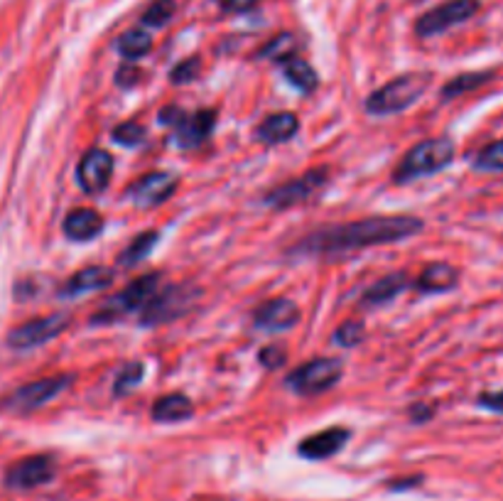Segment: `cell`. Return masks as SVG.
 Segmentation results:
<instances>
[{
	"label": "cell",
	"instance_id": "1",
	"mask_svg": "<svg viewBox=\"0 0 503 501\" xmlns=\"http://www.w3.org/2000/svg\"><path fill=\"white\" fill-rule=\"evenodd\" d=\"M420 231H423V219L410 217V214L368 217V219L349 221V224L307 234L287 254L304 255V258H341V255L354 254L359 248L396 244L403 238L415 237Z\"/></svg>",
	"mask_w": 503,
	"mask_h": 501
},
{
	"label": "cell",
	"instance_id": "2",
	"mask_svg": "<svg viewBox=\"0 0 503 501\" xmlns=\"http://www.w3.org/2000/svg\"><path fill=\"white\" fill-rule=\"evenodd\" d=\"M433 84V74L427 71H410V74H400L393 81L378 91H373L368 101H366V111L371 116H388L400 114L410 106L415 104L417 98L425 94Z\"/></svg>",
	"mask_w": 503,
	"mask_h": 501
},
{
	"label": "cell",
	"instance_id": "3",
	"mask_svg": "<svg viewBox=\"0 0 503 501\" xmlns=\"http://www.w3.org/2000/svg\"><path fill=\"white\" fill-rule=\"evenodd\" d=\"M454 160V143L447 135L440 138H427V141L417 143L405 153V158L400 160L398 170H396V182H413L417 177H427L440 172Z\"/></svg>",
	"mask_w": 503,
	"mask_h": 501
},
{
	"label": "cell",
	"instance_id": "4",
	"mask_svg": "<svg viewBox=\"0 0 503 501\" xmlns=\"http://www.w3.org/2000/svg\"><path fill=\"white\" fill-rule=\"evenodd\" d=\"M201 298L200 288L194 285H187V283H177V285H170V288H163L157 291L153 298L145 302V308L140 310V325L145 327H157L165 325V322H172V320H180L182 315H187L197 300Z\"/></svg>",
	"mask_w": 503,
	"mask_h": 501
},
{
	"label": "cell",
	"instance_id": "5",
	"mask_svg": "<svg viewBox=\"0 0 503 501\" xmlns=\"http://www.w3.org/2000/svg\"><path fill=\"white\" fill-rule=\"evenodd\" d=\"M160 124L172 125L174 128V145L182 150H194L200 148L201 143L207 141L214 125H217V114L201 108L197 114L187 116L182 108L177 106H167L160 111Z\"/></svg>",
	"mask_w": 503,
	"mask_h": 501
},
{
	"label": "cell",
	"instance_id": "6",
	"mask_svg": "<svg viewBox=\"0 0 503 501\" xmlns=\"http://www.w3.org/2000/svg\"><path fill=\"white\" fill-rule=\"evenodd\" d=\"M71 381H74L71 374H54V376L37 378L33 384H25L18 391H13L3 401V408L10 413H33L37 408H42L44 404L54 401L60 394H64L71 386Z\"/></svg>",
	"mask_w": 503,
	"mask_h": 501
},
{
	"label": "cell",
	"instance_id": "7",
	"mask_svg": "<svg viewBox=\"0 0 503 501\" xmlns=\"http://www.w3.org/2000/svg\"><path fill=\"white\" fill-rule=\"evenodd\" d=\"M344 376V366L341 361L331 359V357H320V359H312L297 366L290 376L285 378V384L295 394H303V396H314V394H324L330 391L331 386H337L339 378Z\"/></svg>",
	"mask_w": 503,
	"mask_h": 501
},
{
	"label": "cell",
	"instance_id": "8",
	"mask_svg": "<svg viewBox=\"0 0 503 501\" xmlns=\"http://www.w3.org/2000/svg\"><path fill=\"white\" fill-rule=\"evenodd\" d=\"M157 285H160V273H148V275H140L135 281L116 298H108L98 310V315L94 317V322H111V320H118L123 315H133L138 310L145 308L153 295L157 292Z\"/></svg>",
	"mask_w": 503,
	"mask_h": 501
},
{
	"label": "cell",
	"instance_id": "9",
	"mask_svg": "<svg viewBox=\"0 0 503 501\" xmlns=\"http://www.w3.org/2000/svg\"><path fill=\"white\" fill-rule=\"evenodd\" d=\"M70 325V312H54V315L37 317V320L25 322V325L15 327V329L8 334V347L10 349H18V352L35 349L40 344H47L50 339H54V337H60L61 332H67Z\"/></svg>",
	"mask_w": 503,
	"mask_h": 501
},
{
	"label": "cell",
	"instance_id": "10",
	"mask_svg": "<svg viewBox=\"0 0 503 501\" xmlns=\"http://www.w3.org/2000/svg\"><path fill=\"white\" fill-rule=\"evenodd\" d=\"M327 180H330V172H327L324 167L307 170L303 177H297V180H293V182H285V185L270 190V192L265 194L263 204L275 211L287 209V207H297V204L312 199L314 194L327 185Z\"/></svg>",
	"mask_w": 503,
	"mask_h": 501
},
{
	"label": "cell",
	"instance_id": "11",
	"mask_svg": "<svg viewBox=\"0 0 503 501\" xmlns=\"http://www.w3.org/2000/svg\"><path fill=\"white\" fill-rule=\"evenodd\" d=\"M479 0H447L437 8L427 10L425 15H420V20L415 23V32L420 37H434L450 30L454 25L467 23L469 18H474L479 13Z\"/></svg>",
	"mask_w": 503,
	"mask_h": 501
},
{
	"label": "cell",
	"instance_id": "12",
	"mask_svg": "<svg viewBox=\"0 0 503 501\" xmlns=\"http://www.w3.org/2000/svg\"><path fill=\"white\" fill-rule=\"evenodd\" d=\"M54 479V459L50 455H30L25 459H18L15 465L8 467V472L3 477V482L8 489H37Z\"/></svg>",
	"mask_w": 503,
	"mask_h": 501
},
{
	"label": "cell",
	"instance_id": "13",
	"mask_svg": "<svg viewBox=\"0 0 503 501\" xmlns=\"http://www.w3.org/2000/svg\"><path fill=\"white\" fill-rule=\"evenodd\" d=\"M180 185V180L172 172H150V175L140 177L138 182L128 187L126 197L131 199L138 209H153L167 202Z\"/></svg>",
	"mask_w": 503,
	"mask_h": 501
},
{
	"label": "cell",
	"instance_id": "14",
	"mask_svg": "<svg viewBox=\"0 0 503 501\" xmlns=\"http://www.w3.org/2000/svg\"><path fill=\"white\" fill-rule=\"evenodd\" d=\"M113 175V158L106 150H88L77 170L79 185L87 194H101L108 187Z\"/></svg>",
	"mask_w": 503,
	"mask_h": 501
},
{
	"label": "cell",
	"instance_id": "15",
	"mask_svg": "<svg viewBox=\"0 0 503 501\" xmlns=\"http://www.w3.org/2000/svg\"><path fill=\"white\" fill-rule=\"evenodd\" d=\"M297 322H300V308L287 298L268 300L253 315V325L263 332H285Z\"/></svg>",
	"mask_w": 503,
	"mask_h": 501
},
{
	"label": "cell",
	"instance_id": "16",
	"mask_svg": "<svg viewBox=\"0 0 503 501\" xmlns=\"http://www.w3.org/2000/svg\"><path fill=\"white\" fill-rule=\"evenodd\" d=\"M349 438H351V431H347V428H327V431L304 438L297 445V452L304 459H327L331 455H337L339 450L347 445Z\"/></svg>",
	"mask_w": 503,
	"mask_h": 501
},
{
	"label": "cell",
	"instance_id": "17",
	"mask_svg": "<svg viewBox=\"0 0 503 501\" xmlns=\"http://www.w3.org/2000/svg\"><path fill=\"white\" fill-rule=\"evenodd\" d=\"M113 283V271L106 265H88L84 271H79L74 278L61 285L60 298H79V295H87V292L101 291L108 288Z\"/></svg>",
	"mask_w": 503,
	"mask_h": 501
},
{
	"label": "cell",
	"instance_id": "18",
	"mask_svg": "<svg viewBox=\"0 0 503 501\" xmlns=\"http://www.w3.org/2000/svg\"><path fill=\"white\" fill-rule=\"evenodd\" d=\"M297 128H300V118L290 111H278V114L268 116L261 125H258V141L265 145H280L295 138Z\"/></svg>",
	"mask_w": 503,
	"mask_h": 501
},
{
	"label": "cell",
	"instance_id": "19",
	"mask_svg": "<svg viewBox=\"0 0 503 501\" xmlns=\"http://www.w3.org/2000/svg\"><path fill=\"white\" fill-rule=\"evenodd\" d=\"M460 283V271L450 264H430L425 265V271L420 273V278L415 281V288L427 295H437V292H450L452 288H457Z\"/></svg>",
	"mask_w": 503,
	"mask_h": 501
},
{
	"label": "cell",
	"instance_id": "20",
	"mask_svg": "<svg viewBox=\"0 0 503 501\" xmlns=\"http://www.w3.org/2000/svg\"><path fill=\"white\" fill-rule=\"evenodd\" d=\"M104 231V217L94 209H74L64 219V234L71 241H91Z\"/></svg>",
	"mask_w": 503,
	"mask_h": 501
},
{
	"label": "cell",
	"instance_id": "21",
	"mask_svg": "<svg viewBox=\"0 0 503 501\" xmlns=\"http://www.w3.org/2000/svg\"><path fill=\"white\" fill-rule=\"evenodd\" d=\"M153 421L155 422H180L194 415V405L184 394H167L153 404Z\"/></svg>",
	"mask_w": 503,
	"mask_h": 501
},
{
	"label": "cell",
	"instance_id": "22",
	"mask_svg": "<svg viewBox=\"0 0 503 501\" xmlns=\"http://www.w3.org/2000/svg\"><path fill=\"white\" fill-rule=\"evenodd\" d=\"M408 273H388V275H383L381 281H376L366 291V302L368 305H386V302H391V300H396L400 295V292L408 288Z\"/></svg>",
	"mask_w": 503,
	"mask_h": 501
},
{
	"label": "cell",
	"instance_id": "23",
	"mask_svg": "<svg viewBox=\"0 0 503 501\" xmlns=\"http://www.w3.org/2000/svg\"><path fill=\"white\" fill-rule=\"evenodd\" d=\"M285 79L303 94H312L314 88L320 87V77L310 64L300 60V57H290L285 60Z\"/></svg>",
	"mask_w": 503,
	"mask_h": 501
},
{
	"label": "cell",
	"instance_id": "24",
	"mask_svg": "<svg viewBox=\"0 0 503 501\" xmlns=\"http://www.w3.org/2000/svg\"><path fill=\"white\" fill-rule=\"evenodd\" d=\"M491 79H494V71H469V74H460V77H454V79L444 84L442 98L447 101V98H457L461 94H469V91L489 84Z\"/></svg>",
	"mask_w": 503,
	"mask_h": 501
},
{
	"label": "cell",
	"instance_id": "25",
	"mask_svg": "<svg viewBox=\"0 0 503 501\" xmlns=\"http://www.w3.org/2000/svg\"><path fill=\"white\" fill-rule=\"evenodd\" d=\"M150 47H153V37L148 32H143V30H131V32H126L116 40V50L126 57V60H140V57H145L150 52Z\"/></svg>",
	"mask_w": 503,
	"mask_h": 501
},
{
	"label": "cell",
	"instance_id": "26",
	"mask_svg": "<svg viewBox=\"0 0 503 501\" xmlns=\"http://www.w3.org/2000/svg\"><path fill=\"white\" fill-rule=\"evenodd\" d=\"M160 241V234L157 231H143L140 237L133 238V244L121 255V265H135L140 261H145L150 255V251L155 248V244Z\"/></svg>",
	"mask_w": 503,
	"mask_h": 501
},
{
	"label": "cell",
	"instance_id": "27",
	"mask_svg": "<svg viewBox=\"0 0 503 501\" xmlns=\"http://www.w3.org/2000/svg\"><path fill=\"white\" fill-rule=\"evenodd\" d=\"M471 167L477 172H503V138L479 150L471 160Z\"/></svg>",
	"mask_w": 503,
	"mask_h": 501
},
{
	"label": "cell",
	"instance_id": "28",
	"mask_svg": "<svg viewBox=\"0 0 503 501\" xmlns=\"http://www.w3.org/2000/svg\"><path fill=\"white\" fill-rule=\"evenodd\" d=\"M143 376H145V366H143V364H128V366L121 369V374L116 376V381H113V396H128L133 388L143 381Z\"/></svg>",
	"mask_w": 503,
	"mask_h": 501
},
{
	"label": "cell",
	"instance_id": "29",
	"mask_svg": "<svg viewBox=\"0 0 503 501\" xmlns=\"http://www.w3.org/2000/svg\"><path fill=\"white\" fill-rule=\"evenodd\" d=\"M293 52H295V37L290 35V32H283L275 40H270L261 52H258V57L261 60H280V62H285L290 57H295Z\"/></svg>",
	"mask_w": 503,
	"mask_h": 501
},
{
	"label": "cell",
	"instance_id": "30",
	"mask_svg": "<svg viewBox=\"0 0 503 501\" xmlns=\"http://www.w3.org/2000/svg\"><path fill=\"white\" fill-rule=\"evenodd\" d=\"M174 10H177L174 0H155V3H150L140 20L145 27H165L172 20Z\"/></svg>",
	"mask_w": 503,
	"mask_h": 501
},
{
	"label": "cell",
	"instance_id": "31",
	"mask_svg": "<svg viewBox=\"0 0 503 501\" xmlns=\"http://www.w3.org/2000/svg\"><path fill=\"white\" fill-rule=\"evenodd\" d=\"M111 138L118 143V145H123V148H135V145H140L143 138H145V128L140 124H135V121H128V124L116 125Z\"/></svg>",
	"mask_w": 503,
	"mask_h": 501
},
{
	"label": "cell",
	"instance_id": "32",
	"mask_svg": "<svg viewBox=\"0 0 503 501\" xmlns=\"http://www.w3.org/2000/svg\"><path fill=\"white\" fill-rule=\"evenodd\" d=\"M201 71V57H190V60H182L177 64L172 71H170V81L172 84H190L200 77Z\"/></svg>",
	"mask_w": 503,
	"mask_h": 501
},
{
	"label": "cell",
	"instance_id": "33",
	"mask_svg": "<svg viewBox=\"0 0 503 501\" xmlns=\"http://www.w3.org/2000/svg\"><path fill=\"white\" fill-rule=\"evenodd\" d=\"M341 347H356V344L364 339V327L361 322H344V325L337 329V337H334Z\"/></svg>",
	"mask_w": 503,
	"mask_h": 501
},
{
	"label": "cell",
	"instance_id": "34",
	"mask_svg": "<svg viewBox=\"0 0 503 501\" xmlns=\"http://www.w3.org/2000/svg\"><path fill=\"white\" fill-rule=\"evenodd\" d=\"M285 349L283 347H263L261 354H258V361H261L265 369H280L285 364Z\"/></svg>",
	"mask_w": 503,
	"mask_h": 501
},
{
	"label": "cell",
	"instance_id": "35",
	"mask_svg": "<svg viewBox=\"0 0 503 501\" xmlns=\"http://www.w3.org/2000/svg\"><path fill=\"white\" fill-rule=\"evenodd\" d=\"M477 404L486 411H494V413H503V391H486L477 398Z\"/></svg>",
	"mask_w": 503,
	"mask_h": 501
},
{
	"label": "cell",
	"instance_id": "36",
	"mask_svg": "<svg viewBox=\"0 0 503 501\" xmlns=\"http://www.w3.org/2000/svg\"><path fill=\"white\" fill-rule=\"evenodd\" d=\"M140 79H143V71H140L138 67H121L118 74H116V81H118V87L123 88L135 87V84H140Z\"/></svg>",
	"mask_w": 503,
	"mask_h": 501
},
{
	"label": "cell",
	"instance_id": "37",
	"mask_svg": "<svg viewBox=\"0 0 503 501\" xmlns=\"http://www.w3.org/2000/svg\"><path fill=\"white\" fill-rule=\"evenodd\" d=\"M219 5L226 10V13H246L258 5V0H219Z\"/></svg>",
	"mask_w": 503,
	"mask_h": 501
},
{
	"label": "cell",
	"instance_id": "38",
	"mask_svg": "<svg viewBox=\"0 0 503 501\" xmlns=\"http://www.w3.org/2000/svg\"><path fill=\"white\" fill-rule=\"evenodd\" d=\"M423 484V477H405V479H396V482H388V489L391 492H408V489H415Z\"/></svg>",
	"mask_w": 503,
	"mask_h": 501
},
{
	"label": "cell",
	"instance_id": "39",
	"mask_svg": "<svg viewBox=\"0 0 503 501\" xmlns=\"http://www.w3.org/2000/svg\"><path fill=\"white\" fill-rule=\"evenodd\" d=\"M433 415H434V411L430 408V405L417 404L410 408V418H413V422H425V421H430Z\"/></svg>",
	"mask_w": 503,
	"mask_h": 501
}]
</instances>
